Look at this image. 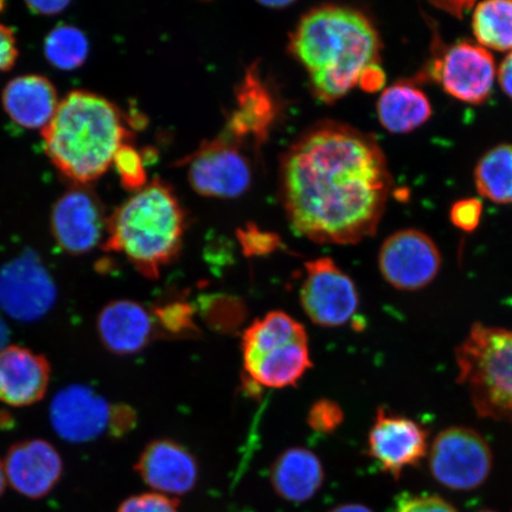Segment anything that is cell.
Listing matches in <instances>:
<instances>
[{"instance_id":"cell-1","label":"cell","mask_w":512,"mask_h":512,"mask_svg":"<svg viewBox=\"0 0 512 512\" xmlns=\"http://www.w3.org/2000/svg\"><path fill=\"white\" fill-rule=\"evenodd\" d=\"M393 178L373 134L322 121L300 134L280 165V196L294 232L354 245L375 235Z\"/></svg>"},{"instance_id":"cell-2","label":"cell","mask_w":512,"mask_h":512,"mask_svg":"<svg viewBox=\"0 0 512 512\" xmlns=\"http://www.w3.org/2000/svg\"><path fill=\"white\" fill-rule=\"evenodd\" d=\"M288 49L309 74L313 94L331 104L357 85L364 70L379 64L382 43L363 12L326 4L305 12Z\"/></svg>"},{"instance_id":"cell-3","label":"cell","mask_w":512,"mask_h":512,"mask_svg":"<svg viewBox=\"0 0 512 512\" xmlns=\"http://www.w3.org/2000/svg\"><path fill=\"white\" fill-rule=\"evenodd\" d=\"M130 136L118 107L88 91L64 96L54 118L42 130L50 162L81 187L106 174Z\"/></svg>"},{"instance_id":"cell-4","label":"cell","mask_w":512,"mask_h":512,"mask_svg":"<svg viewBox=\"0 0 512 512\" xmlns=\"http://www.w3.org/2000/svg\"><path fill=\"white\" fill-rule=\"evenodd\" d=\"M187 216L175 191L162 179L147 183L107 217L102 249L124 254L137 271L157 279L183 245Z\"/></svg>"},{"instance_id":"cell-5","label":"cell","mask_w":512,"mask_h":512,"mask_svg":"<svg viewBox=\"0 0 512 512\" xmlns=\"http://www.w3.org/2000/svg\"><path fill=\"white\" fill-rule=\"evenodd\" d=\"M457 382L479 418L512 425V329L475 323L456 349Z\"/></svg>"},{"instance_id":"cell-6","label":"cell","mask_w":512,"mask_h":512,"mask_svg":"<svg viewBox=\"0 0 512 512\" xmlns=\"http://www.w3.org/2000/svg\"><path fill=\"white\" fill-rule=\"evenodd\" d=\"M241 349L247 386L254 388L296 386L312 368L306 330L285 312L267 313L249 325Z\"/></svg>"},{"instance_id":"cell-7","label":"cell","mask_w":512,"mask_h":512,"mask_svg":"<svg viewBox=\"0 0 512 512\" xmlns=\"http://www.w3.org/2000/svg\"><path fill=\"white\" fill-rule=\"evenodd\" d=\"M428 467L435 482L444 488L472 491L490 477L494 454L482 434L470 427L453 426L432 441Z\"/></svg>"},{"instance_id":"cell-8","label":"cell","mask_w":512,"mask_h":512,"mask_svg":"<svg viewBox=\"0 0 512 512\" xmlns=\"http://www.w3.org/2000/svg\"><path fill=\"white\" fill-rule=\"evenodd\" d=\"M246 149L223 132L202 143L183 162L188 165L192 189L202 196L217 198L245 194L252 183V166Z\"/></svg>"},{"instance_id":"cell-9","label":"cell","mask_w":512,"mask_h":512,"mask_svg":"<svg viewBox=\"0 0 512 512\" xmlns=\"http://www.w3.org/2000/svg\"><path fill=\"white\" fill-rule=\"evenodd\" d=\"M56 300L55 280L32 249L0 267V310L16 322H37L48 315Z\"/></svg>"},{"instance_id":"cell-10","label":"cell","mask_w":512,"mask_h":512,"mask_svg":"<svg viewBox=\"0 0 512 512\" xmlns=\"http://www.w3.org/2000/svg\"><path fill=\"white\" fill-rule=\"evenodd\" d=\"M299 297L306 316L324 328L348 324L360 306L354 281L330 258L307 262Z\"/></svg>"},{"instance_id":"cell-11","label":"cell","mask_w":512,"mask_h":512,"mask_svg":"<svg viewBox=\"0 0 512 512\" xmlns=\"http://www.w3.org/2000/svg\"><path fill=\"white\" fill-rule=\"evenodd\" d=\"M443 259L430 236L416 229H402L382 243L379 268L384 280L403 292L420 291L437 279Z\"/></svg>"},{"instance_id":"cell-12","label":"cell","mask_w":512,"mask_h":512,"mask_svg":"<svg viewBox=\"0 0 512 512\" xmlns=\"http://www.w3.org/2000/svg\"><path fill=\"white\" fill-rule=\"evenodd\" d=\"M428 439L430 434L419 422L379 408L368 435V453L383 472L399 480L428 456Z\"/></svg>"},{"instance_id":"cell-13","label":"cell","mask_w":512,"mask_h":512,"mask_svg":"<svg viewBox=\"0 0 512 512\" xmlns=\"http://www.w3.org/2000/svg\"><path fill=\"white\" fill-rule=\"evenodd\" d=\"M50 228L63 252L79 256L102 245L107 219L94 192L75 185L55 202L50 214Z\"/></svg>"},{"instance_id":"cell-14","label":"cell","mask_w":512,"mask_h":512,"mask_svg":"<svg viewBox=\"0 0 512 512\" xmlns=\"http://www.w3.org/2000/svg\"><path fill=\"white\" fill-rule=\"evenodd\" d=\"M114 406L85 384H72L51 400L49 419L59 437L70 444H86L111 431Z\"/></svg>"},{"instance_id":"cell-15","label":"cell","mask_w":512,"mask_h":512,"mask_svg":"<svg viewBox=\"0 0 512 512\" xmlns=\"http://www.w3.org/2000/svg\"><path fill=\"white\" fill-rule=\"evenodd\" d=\"M432 70L448 95L471 105L489 99L497 75L490 51L469 42L448 48Z\"/></svg>"},{"instance_id":"cell-16","label":"cell","mask_w":512,"mask_h":512,"mask_svg":"<svg viewBox=\"0 0 512 512\" xmlns=\"http://www.w3.org/2000/svg\"><path fill=\"white\" fill-rule=\"evenodd\" d=\"M3 462L11 488L31 499L49 495L63 475L60 452L44 439H28L12 445Z\"/></svg>"},{"instance_id":"cell-17","label":"cell","mask_w":512,"mask_h":512,"mask_svg":"<svg viewBox=\"0 0 512 512\" xmlns=\"http://www.w3.org/2000/svg\"><path fill=\"white\" fill-rule=\"evenodd\" d=\"M134 470L157 494L169 497L189 494L198 480L195 457L169 439L151 441L140 454Z\"/></svg>"},{"instance_id":"cell-18","label":"cell","mask_w":512,"mask_h":512,"mask_svg":"<svg viewBox=\"0 0 512 512\" xmlns=\"http://www.w3.org/2000/svg\"><path fill=\"white\" fill-rule=\"evenodd\" d=\"M51 367L46 357L21 345L0 351V402L16 408L40 402L47 394Z\"/></svg>"},{"instance_id":"cell-19","label":"cell","mask_w":512,"mask_h":512,"mask_svg":"<svg viewBox=\"0 0 512 512\" xmlns=\"http://www.w3.org/2000/svg\"><path fill=\"white\" fill-rule=\"evenodd\" d=\"M96 331L104 347L114 355L138 354L157 335L152 312L130 299H118L102 307Z\"/></svg>"},{"instance_id":"cell-20","label":"cell","mask_w":512,"mask_h":512,"mask_svg":"<svg viewBox=\"0 0 512 512\" xmlns=\"http://www.w3.org/2000/svg\"><path fill=\"white\" fill-rule=\"evenodd\" d=\"M274 120L275 102L261 81L258 68L253 66L238 88L236 107L223 133L245 147L258 149L265 143Z\"/></svg>"},{"instance_id":"cell-21","label":"cell","mask_w":512,"mask_h":512,"mask_svg":"<svg viewBox=\"0 0 512 512\" xmlns=\"http://www.w3.org/2000/svg\"><path fill=\"white\" fill-rule=\"evenodd\" d=\"M2 105L8 117L29 130H44L59 108L60 100L54 83L46 76L28 74L6 83Z\"/></svg>"},{"instance_id":"cell-22","label":"cell","mask_w":512,"mask_h":512,"mask_svg":"<svg viewBox=\"0 0 512 512\" xmlns=\"http://www.w3.org/2000/svg\"><path fill=\"white\" fill-rule=\"evenodd\" d=\"M325 479L320 459L303 447L288 448L275 459L271 483L275 494L290 503H305L322 488Z\"/></svg>"},{"instance_id":"cell-23","label":"cell","mask_w":512,"mask_h":512,"mask_svg":"<svg viewBox=\"0 0 512 512\" xmlns=\"http://www.w3.org/2000/svg\"><path fill=\"white\" fill-rule=\"evenodd\" d=\"M381 125L392 133H409L427 123L432 106L420 88L408 82H396L382 92L377 101Z\"/></svg>"},{"instance_id":"cell-24","label":"cell","mask_w":512,"mask_h":512,"mask_svg":"<svg viewBox=\"0 0 512 512\" xmlns=\"http://www.w3.org/2000/svg\"><path fill=\"white\" fill-rule=\"evenodd\" d=\"M480 195L498 204H512V145L501 144L479 159L475 170Z\"/></svg>"},{"instance_id":"cell-25","label":"cell","mask_w":512,"mask_h":512,"mask_svg":"<svg viewBox=\"0 0 512 512\" xmlns=\"http://www.w3.org/2000/svg\"><path fill=\"white\" fill-rule=\"evenodd\" d=\"M472 31L480 47L512 51V0H488L473 11Z\"/></svg>"},{"instance_id":"cell-26","label":"cell","mask_w":512,"mask_h":512,"mask_svg":"<svg viewBox=\"0 0 512 512\" xmlns=\"http://www.w3.org/2000/svg\"><path fill=\"white\" fill-rule=\"evenodd\" d=\"M89 54V41L81 29L74 25H59L44 40V55L51 66L61 70L78 69Z\"/></svg>"},{"instance_id":"cell-27","label":"cell","mask_w":512,"mask_h":512,"mask_svg":"<svg viewBox=\"0 0 512 512\" xmlns=\"http://www.w3.org/2000/svg\"><path fill=\"white\" fill-rule=\"evenodd\" d=\"M157 334L166 337L189 338L198 334L195 310L187 300L170 298L151 309Z\"/></svg>"},{"instance_id":"cell-28","label":"cell","mask_w":512,"mask_h":512,"mask_svg":"<svg viewBox=\"0 0 512 512\" xmlns=\"http://www.w3.org/2000/svg\"><path fill=\"white\" fill-rule=\"evenodd\" d=\"M113 165L126 190L136 192L147 184L143 157L130 143L120 147L114 157Z\"/></svg>"},{"instance_id":"cell-29","label":"cell","mask_w":512,"mask_h":512,"mask_svg":"<svg viewBox=\"0 0 512 512\" xmlns=\"http://www.w3.org/2000/svg\"><path fill=\"white\" fill-rule=\"evenodd\" d=\"M203 317L216 329L236 328L245 316V307L238 299L230 297L207 298L202 304Z\"/></svg>"},{"instance_id":"cell-30","label":"cell","mask_w":512,"mask_h":512,"mask_svg":"<svg viewBox=\"0 0 512 512\" xmlns=\"http://www.w3.org/2000/svg\"><path fill=\"white\" fill-rule=\"evenodd\" d=\"M344 413L337 402L330 399H320L313 403L307 414V424L311 430L320 434H331L342 426Z\"/></svg>"},{"instance_id":"cell-31","label":"cell","mask_w":512,"mask_h":512,"mask_svg":"<svg viewBox=\"0 0 512 512\" xmlns=\"http://www.w3.org/2000/svg\"><path fill=\"white\" fill-rule=\"evenodd\" d=\"M117 512H178V501L157 492H150L125 499Z\"/></svg>"},{"instance_id":"cell-32","label":"cell","mask_w":512,"mask_h":512,"mask_svg":"<svg viewBox=\"0 0 512 512\" xmlns=\"http://www.w3.org/2000/svg\"><path fill=\"white\" fill-rule=\"evenodd\" d=\"M239 240L243 253L247 256H265L280 247V240L274 234L261 232L255 227L239 230Z\"/></svg>"},{"instance_id":"cell-33","label":"cell","mask_w":512,"mask_h":512,"mask_svg":"<svg viewBox=\"0 0 512 512\" xmlns=\"http://www.w3.org/2000/svg\"><path fill=\"white\" fill-rule=\"evenodd\" d=\"M483 215V203L477 198H466L453 204L450 219L454 227L465 233H472L478 228Z\"/></svg>"},{"instance_id":"cell-34","label":"cell","mask_w":512,"mask_h":512,"mask_svg":"<svg viewBox=\"0 0 512 512\" xmlns=\"http://www.w3.org/2000/svg\"><path fill=\"white\" fill-rule=\"evenodd\" d=\"M395 512H459L445 498L437 495H402Z\"/></svg>"},{"instance_id":"cell-35","label":"cell","mask_w":512,"mask_h":512,"mask_svg":"<svg viewBox=\"0 0 512 512\" xmlns=\"http://www.w3.org/2000/svg\"><path fill=\"white\" fill-rule=\"evenodd\" d=\"M18 44L15 31L0 23V73L9 72L18 60Z\"/></svg>"},{"instance_id":"cell-36","label":"cell","mask_w":512,"mask_h":512,"mask_svg":"<svg viewBox=\"0 0 512 512\" xmlns=\"http://www.w3.org/2000/svg\"><path fill=\"white\" fill-rule=\"evenodd\" d=\"M137 415L133 408L124 405L114 406L111 433L114 437H123L136 425Z\"/></svg>"},{"instance_id":"cell-37","label":"cell","mask_w":512,"mask_h":512,"mask_svg":"<svg viewBox=\"0 0 512 512\" xmlns=\"http://www.w3.org/2000/svg\"><path fill=\"white\" fill-rule=\"evenodd\" d=\"M384 83H386V74H384L380 64H374V66L364 70L360 81H358V85H360L364 91L371 93L380 91Z\"/></svg>"},{"instance_id":"cell-38","label":"cell","mask_w":512,"mask_h":512,"mask_svg":"<svg viewBox=\"0 0 512 512\" xmlns=\"http://www.w3.org/2000/svg\"><path fill=\"white\" fill-rule=\"evenodd\" d=\"M499 86L512 99V51L505 57L497 70Z\"/></svg>"},{"instance_id":"cell-39","label":"cell","mask_w":512,"mask_h":512,"mask_svg":"<svg viewBox=\"0 0 512 512\" xmlns=\"http://www.w3.org/2000/svg\"><path fill=\"white\" fill-rule=\"evenodd\" d=\"M69 2H27L25 5L32 12L42 16H54L61 14L64 9H67Z\"/></svg>"},{"instance_id":"cell-40","label":"cell","mask_w":512,"mask_h":512,"mask_svg":"<svg viewBox=\"0 0 512 512\" xmlns=\"http://www.w3.org/2000/svg\"><path fill=\"white\" fill-rule=\"evenodd\" d=\"M441 10L450 12L453 16L459 18L463 17L464 11L469 10L467 8H475V3L471 2H447V3H434Z\"/></svg>"},{"instance_id":"cell-41","label":"cell","mask_w":512,"mask_h":512,"mask_svg":"<svg viewBox=\"0 0 512 512\" xmlns=\"http://www.w3.org/2000/svg\"><path fill=\"white\" fill-rule=\"evenodd\" d=\"M329 512H374L370 508L366 507V505L358 504V503H347L337 505L334 509Z\"/></svg>"},{"instance_id":"cell-42","label":"cell","mask_w":512,"mask_h":512,"mask_svg":"<svg viewBox=\"0 0 512 512\" xmlns=\"http://www.w3.org/2000/svg\"><path fill=\"white\" fill-rule=\"evenodd\" d=\"M10 341V329L5 320L0 316V351L8 347Z\"/></svg>"},{"instance_id":"cell-43","label":"cell","mask_w":512,"mask_h":512,"mask_svg":"<svg viewBox=\"0 0 512 512\" xmlns=\"http://www.w3.org/2000/svg\"><path fill=\"white\" fill-rule=\"evenodd\" d=\"M292 3L291 0H265V2H260L261 5L267 6L270 9H284Z\"/></svg>"},{"instance_id":"cell-44","label":"cell","mask_w":512,"mask_h":512,"mask_svg":"<svg viewBox=\"0 0 512 512\" xmlns=\"http://www.w3.org/2000/svg\"><path fill=\"white\" fill-rule=\"evenodd\" d=\"M6 485H8V479H6L3 459H0V497L4 495Z\"/></svg>"},{"instance_id":"cell-45","label":"cell","mask_w":512,"mask_h":512,"mask_svg":"<svg viewBox=\"0 0 512 512\" xmlns=\"http://www.w3.org/2000/svg\"><path fill=\"white\" fill-rule=\"evenodd\" d=\"M477 512H498L496 510H491V509H483V510H479Z\"/></svg>"},{"instance_id":"cell-46","label":"cell","mask_w":512,"mask_h":512,"mask_svg":"<svg viewBox=\"0 0 512 512\" xmlns=\"http://www.w3.org/2000/svg\"><path fill=\"white\" fill-rule=\"evenodd\" d=\"M4 5H5V4H4L3 2H0V11H2V10H3Z\"/></svg>"}]
</instances>
